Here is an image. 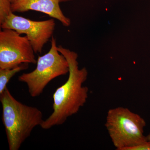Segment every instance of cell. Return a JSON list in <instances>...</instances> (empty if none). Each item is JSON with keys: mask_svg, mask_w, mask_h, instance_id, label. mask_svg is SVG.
<instances>
[{"mask_svg": "<svg viewBox=\"0 0 150 150\" xmlns=\"http://www.w3.org/2000/svg\"><path fill=\"white\" fill-rule=\"evenodd\" d=\"M11 4L9 0H0V24H2L7 17L13 13Z\"/></svg>", "mask_w": 150, "mask_h": 150, "instance_id": "9c48e42d", "label": "cell"}, {"mask_svg": "<svg viewBox=\"0 0 150 150\" xmlns=\"http://www.w3.org/2000/svg\"><path fill=\"white\" fill-rule=\"evenodd\" d=\"M58 50L68 61L69 76L66 83L53 94V112L40 126L45 130L64 124L68 118L79 112L88 98V88L83 86L88 72L85 67L79 68L77 54L61 45Z\"/></svg>", "mask_w": 150, "mask_h": 150, "instance_id": "6da1fadb", "label": "cell"}, {"mask_svg": "<svg viewBox=\"0 0 150 150\" xmlns=\"http://www.w3.org/2000/svg\"><path fill=\"white\" fill-rule=\"evenodd\" d=\"M146 138L148 141H149V142H150V133L149 134V135L147 136Z\"/></svg>", "mask_w": 150, "mask_h": 150, "instance_id": "7c38bea8", "label": "cell"}, {"mask_svg": "<svg viewBox=\"0 0 150 150\" xmlns=\"http://www.w3.org/2000/svg\"><path fill=\"white\" fill-rule=\"evenodd\" d=\"M60 3L59 0H18L12 3V10L13 12L34 11L43 13L68 27L71 24V20L63 13Z\"/></svg>", "mask_w": 150, "mask_h": 150, "instance_id": "52a82bcc", "label": "cell"}, {"mask_svg": "<svg viewBox=\"0 0 150 150\" xmlns=\"http://www.w3.org/2000/svg\"><path fill=\"white\" fill-rule=\"evenodd\" d=\"M144 119L128 108L118 107L108 110L105 126L117 150H124L147 141L144 135Z\"/></svg>", "mask_w": 150, "mask_h": 150, "instance_id": "3957f363", "label": "cell"}, {"mask_svg": "<svg viewBox=\"0 0 150 150\" xmlns=\"http://www.w3.org/2000/svg\"><path fill=\"white\" fill-rule=\"evenodd\" d=\"M29 64L23 63L13 68L0 69V94L7 87L11 79L18 73L27 69Z\"/></svg>", "mask_w": 150, "mask_h": 150, "instance_id": "ba28073f", "label": "cell"}, {"mask_svg": "<svg viewBox=\"0 0 150 150\" xmlns=\"http://www.w3.org/2000/svg\"><path fill=\"white\" fill-rule=\"evenodd\" d=\"M11 2V3H13L14 2L16 1H18V0H9Z\"/></svg>", "mask_w": 150, "mask_h": 150, "instance_id": "4fadbf2b", "label": "cell"}, {"mask_svg": "<svg viewBox=\"0 0 150 150\" xmlns=\"http://www.w3.org/2000/svg\"><path fill=\"white\" fill-rule=\"evenodd\" d=\"M124 150H150V142L147 140L136 146L126 148Z\"/></svg>", "mask_w": 150, "mask_h": 150, "instance_id": "30bf717a", "label": "cell"}, {"mask_svg": "<svg viewBox=\"0 0 150 150\" xmlns=\"http://www.w3.org/2000/svg\"><path fill=\"white\" fill-rule=\"evenodd\" d=\"M56 23L53 19L35 21L16 15L12 13L1 25L2 29L16 30L25 34L32 45L35 53H41L43 46L53 36Z\"/></svg>", "mask_w": 150, "mask_h": 150, "instance_id": "8992f818", "label": "cell"}, {"mask_svg": "<svg viewBox=\"0 0 150 150\" xmlns=\"http://www.w3.org/2000/svg\"><path fill=\"white\" fill-rule=\"evenodd\" d=\"M0 101L9 149L18 150L34 128L43 123V113L37 108L17 100L7 87L0 94Z\"/></svg>", "mask_w": 150, "mask_h": 150, "instance_id": "7a4b0ae2", "label": "cell"}, {"mask_svg": "<svg viewBox=\"0 0 150 150\" xmlns=\"http://www.w3.org/2000/svg\"><path fill=\"white\" fill-rule=\"evenodd\" d=\"M73 1V0H59L60 2H64L69 1Z\"/></svg>", "mask_w": 150, "mask_h": 150, "instance_id": "8fae6325", "label": "cell"}, {"mask_svg": "<svg viewBox=\"0 0 150 150\" xmlns=\"http://www.w3.org/2000/svg\"><path fill=\"white\" fill-rule=\"evenodd\" d=\"M35 69L20 76L18 80L27 85L30 96H39L47 85L55 78L69 73L68 61L59 52L56 38L52 37L51 47L48 53L39 56Z\"/></svg>", "mask_w": 150, "mask_h": 150, "instance_id": "277c9868", "label": "cell"}, {"mask_svg": "<svg viewBox=\"0 0 150 150\" xmlns=\"http://www.w3.org/2000/svg\"><path fill=\"white\" fill-rule=\"evenodd\" d=\"M0 31V69L13 68L23 64H36L35 52L26 35L16 30Z\"/></svg>", "mask_w": 150, "mask_h": 150, "instance_id": "5b68a950", "label": "cell"}]
</instances>
